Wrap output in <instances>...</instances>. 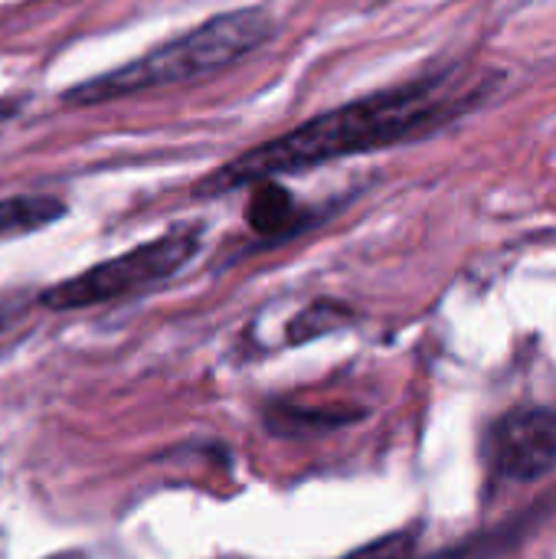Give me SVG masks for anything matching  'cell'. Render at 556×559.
I'll return each instance as SVG.
<instances>
[{
	"label": "cell",
	"instance_id": "277c9868",
	"mask_svg": "<svg viewBox=\"0 0 556 559\" xmlns=\"http://www.w3.org/2000/svg\"><path fill=\"white\" fill-rule=\"evenodd\" d=\"M492 465L514 481H534L556 468V406L508 413L492 429Z\"/></svg>",
	"mask_w": 556,
	"mask_h": 559
},
{
	"label": "cell",
	"instance_id": "ba28073f",
	"mask_svg": "<svg viewBox=\"0 0 556 559\" xmlns=\"http://www.w3.org/2000/svg\"><path fill=\"white\" fill-rule=\"evenodd\" d=\"M357 416H347V413H305L301 406H272L269 409V429L275 436H292L298 423H305L308 429H331V426H344Z\"/></svg>",
	"mask_w": 556,
	"mask_h": 559
},
{
	"label": "cell",
	"instance_id": "9c48e42d",
	"mask_svg": "<svg viewBox=\"0 0 556 559\" xmlns=\"http://www.w3.org/2000/svg\"><path fill=\"white\" fill-rule=\"evenodd\" d=\"M344 559H416V534L403 531V534H390L377 544H367L360 550H354Z\"/></svg>",
	"mask_w": 556,
	"mask_h": 559
},
{
	"label": "cell",
	"instance_id": "8fae6325",
	"mask_svg": "<svg viewBox=\"0 0 556 559\" xmlns=\"http://www.w3.org/2000/svg\"><path fill=\"white\" fill-rule=\"evenodd\" d=\"M49 559H82L79 554H59V557H49Z\"/></svg>",
	"mask_w": 556,
	"mask_h": 559
},
{
	"label": "cell",
	"instance_id": "8992f818",
	"mask_svg": "<svg viewBox=\"0 0 556 559\" xmlns=\"http://www.w3.org/2000/svg\"><path fill=\"white\" fill-rule=\"evenodd\" d=\"M66 216V203L52 193H16L0 200V239H16L52 226Z\"/></svg>",
	"mask_w": 556,
	"mask_h": 559
},
{
	"label": "cell",
	"instance_id": "7a4b0ae2",
	"mask_svg": "<svg viewBox=\"0 0 556 559\" xmlns=\"http://www.w3.org/2000/svg\"><path fill=\"white\" fill-rule=\"evenodd\" d=\"M272 13L262 7H239L216 13L193 26L190 33H180L151 52L108 69L95 79H85L62 92V102L69 108H95L108 105L128 95H144L154 88L193 82L203 75H216L239 59H246L252 49H259L272 36Z\"/></svg>",
	"mask_w": 556,
	"mask_h": 559
},
{
	"label": "cell",
	"instance_id": "52a82bcc",
	"mask_svg": "<svg viewBox=\"0 0 556 559\" xmlns=\"http://www.w3.org/2000/svg\"><path fill=\"white\" fill-rule=\"evenodd\" d=\"M351 311L338 301H315L305 311L295 314V321L288 324V344H308L315 337H324L344 324H351Z\"/></svg>",
	"mask_w": 556,
	"mask_h": 559
},
{
	"label": "cell",
	"instance_id": "30bf717a",
	"mask_svg": "<svg viewBox=\"0 0 556 559\" xmlns=\"http://www.w3.org/2000/svg\"><path fill=\"white\" fill-rule=\"evenodd\" d=\"M29 298L26 295H0V334L10 331V324H16L26 311Z\"/></svg>",
	"mask_w": 556,
	"mask_h": 559
},
{
	"label": "cell",
	"instance_id": "5b68a950",
	"mask_svg": "<svg viewBox=\"0 0 556 559\" xmlns=\"http://www.w3.org/2000/svg\"><path fill=\"white\" fill-rule=\"evenodd\" d=\"M249 187H252V193L246 203V223L259 239L282 242L315 223V216L298 206V200L288 187H282L275 180H256Z\"/></svg>",
	"mask_w": 556,
	"mask_h": 559
},
{
	"label": "cell",
	"instance_id": "3957f363",
	"mask_svg": "<svg viewBox=\"0 0 556 559\" xmlns=\"http://www.w3.org/2000/svg\"><path fill=\"white\" fill-rule=\"evenodd\" d=\"M200 239H203L200 226L174 229L121 255H111L66 282L49 285L36 301L49 311H79V308H95V305L144 292L151 285L174 278L200 252Z\"/></svg>",
	"mask_w": 556,
	"mask_h": 559
},
{
	"label": "cell",
	"instance_id": "6da1fadb",
	"mask_svg": "<svg viewBox=\"0 0 556 559\" xmlns=\"http://www.w3.org/2000/svg\"><path fill=\"white\" fill-rule=\"evenodd\" d=\"M485 82H478L475 88H462L459 69H442L403 85L370 92L364 98L321 111L272 141L242 151L220 170L206 174L193 187V197H220L256 180L311 170L341 157L433 134L436 128L456 121L465 108H472L485 95Z\"/></svg>",
	"mask_w": 556,
	"mask_h": 559
}]
</instances>
